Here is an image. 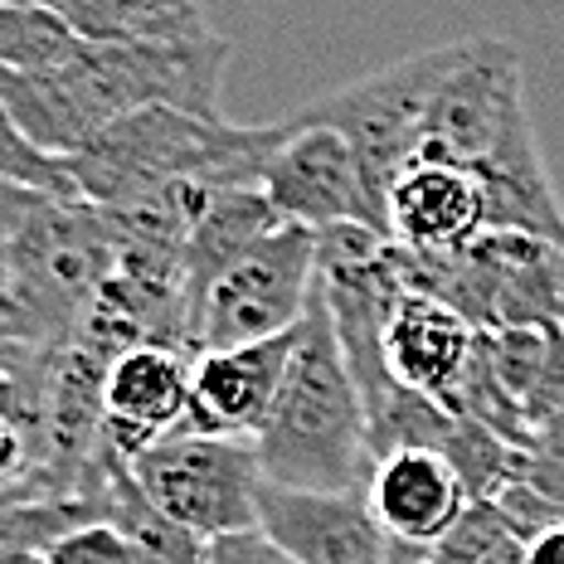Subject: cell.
<instances>
[{
  "mask_svg": "<svg viewBox=\"0 0 564 564\" xmlns=\"http://www.w3.org/2000/svg\"><path fill=\"white\" fill-rule=\"evenodd\" d=\"M253 453L268 487L322 491V497H366L370 491L375 453L366 404L340 356L322 288L312 292L307 322L297 326L288 380H282L263 433L253 438Z\"/></svg>",
  "mask_w": 564,
  "mask_h": 564,
  "instance_id": "6da1fadb",
  "label": "cell"
},
{
  "mask_svg": "<svg viewBox=\"0 0 564 564\" xmlns=\"http://www.w3.org/2000/svg\"><path fill=\"white\" fill-rule=\"evenodd\" d=\"M288 127H239L229 117L209 122L191 112H132L98 132L68 161L78 195L98 209H117L127 199L161 191L175 181L195 185H263V171L282 147Z\"/></svg>",
  "mask_w": 564,
  "mask_h": 564,
  "instance_id": "7a4b0ae2",
  "label": "cell"
},
{
  "mask_svg": "<svg viewBox=\"0 0 564 564\" xmlns=\"http://www.w3.org/2000/svg\"><path fill=\"white\" fill-rule=\"evenodd\" d=\"M525 132H535V122L531 102H525V68L516 44L501 34L453 40V58L433 88L429 117H423L419 161L477 175Z\"/></svg>",
  "mask_w": 564,
  "mask_h": 564,
  "instance_id": "3957f363",
  "label": "cell"
},
{
  "mask_svg": "<svg viewBox=\"0 0 564 564\" xmlns=\"http://www.w3.org/2000/svg\"><path fill=\"white\" fill-rule=\"evenodd\" d=\"M448 58H453V40L404 54L384 68H370V74L312 98L307 108H292L288 117L302 127H332V132L346 137L350 151L360 156V171H366L375 199L390 205L394 181L419 161L423 117H429L433 88H438Z\"/></svg>",
  "mask_w": 564,
  "mask_h": 564,
  "instance_id": "277c9868",
  "label": "cell"
},
{
  "mask_svg": "<svg viewBox=\"0 0 564 564\" xmlns=\"http://www.w3.org/2000/svg\"><path fill=\"white\" fill-rule=\"evenodd\" d=\"M234 44L225 34L205 44H117V50H98L84 44L78 58L68 64V84L78 93L93 137L108 132L112 122L132 112H191L219 122V88L229 74Z\"/></svg>",
  "mask_w": 564,
  "mask_h": 564,
  "instance_id": "5b68a950",
  "label": "cell"
},
{
  "mask_svg": "<svg viewBox=\"0 0 564 564\" xmlns=\"http://www.w3.org/2000/svg\"><path fill=\"white\" fill-rule=\"evenodd\" d=\"M117 225L88 199H44L10 258V297L20 302L50 346L78 326L117 268Z\"/></svg>",
  "mask_w": 564,
  "mask_h": 564,
  "instance_id": "8992f818",
  "label": "cell"
},
{
  "mask_svg": "<svg viewBox=\"0 0 564 564\" xmlns=\"http://www.w3.org/2000/svg\"><path fill=\"white\" fill-rule=\"evenodd\" d=\"M132 477L151 507L199 540L258 531L263 467H258L253 443L175 429L171 438L151 443L137 457Z\"/></svg>",
  "mask_w": 564,
  "mask_h": 564,
  "instance_id": "52a82bcc",
  "label": "cell"
},
{
  "mask_svg": "<svg viewBox=\"0 0 564 564\" xmlns=\"http://www.w3.org/2000/svg\"><path fill=\"white\" fill-rule=\"evenodd\" d=\"M316 292V234L282 225L249 258L229 268L205 292L195 316V356L243 350L263 340L292 336L307 322Z\"/></svg>",
  "mask_w": 564,
  "mask_h": 564,
  "instance_id": "ba28073f",
  "label": "cell"
},
{
  "mask_svg": "<svg viewBox=\"0 0 564 564\" xmlns=\"http://www.w3.org/2000/svg\"><path fill=\"white\" fill-rule=\"evenodd\" d=\"M282 127L288 137L263 171V195L273 199L282 225L307 234H332L350 225L390 234L384 205L375 199L346 137L332 127H302L292 117H282Z\"/></svg>",
  "mask_w": 564,
  "mask_h": 564,
  "instance_id": "9c48e42d",
  "label": "cell"
},
{
  "mask_svg": "<svg viewBox=\"0 0 564 564\" xmlns=\"http://www.w3.org/2000/svg\"><path fill=\"white\" fill-rule=\"evenodd\" d=\"M258 531L292 564H394V540L380 531L366 497L282 491L263 481Z\"/></svg>",
  "mask_w": 564,
  "mask_h": 564,
  "instance_id": "30bf717a",
  "label": "cell"
},
{
  "mask_svg": "<svg viewBox=\"0 0 564 564\" xmlns=\"http://www.w3.org/2000/svg\"><path fill=\"white\" fill-rule=\"evenodd\" d=\"M292 350H297V332L263 340V346L199 356L191 375V419H185V429L209 433V438L253 443L278 404Z\"/></svg>",
  "mask_w": 564,
  "mask_h": 564,
  "instance_id": "8fae6325",
  "label": "cell"
},
{
  "mask_svg": "<svg viewBox=\"0 0 564 564\" xmlns=\"http://www.w3.org/2000/svg\"><path fill=\"white\" fill-rule=\"evenodd\" d=\"M195 356L171 346H137L108 375V448L137 463L151 443L171 438L191 419Z\"/></svg>",
  "mask_w": 564,
  "mask_h": 564,
  "instance_id": "7c38bea8",
  "label": "cell"
},
{
  "mask_svg": "<svg viewBox=\"0 0 564 564\" xmlns=\"http://www.w3.org/2000/svg\"><path fill=\"white\" fill-rule=\"evenodd\" d=\"M390 239L419 258H453L487 239V199L473 171L457 166H409L390 191Z\"/></svg>",
  "mask_w": 564,
  "mask_h": 564,
  "instance_id": "4fadbf2b",
  "label": "cell"
},
{
  "mask_svg": "<svg viewBox=\"0 0 564 564\" xmlns=\"http://www.w3.org/2000/svg\"><path fill=\"white\" fill-rule=\"evenodd\" d=\"M366 507L380 521V531L394 545L429 550L463 521V511L473 507L463 491V481L448 467V457L433 448H404L375 463Z\"/></svg>",
  "mask_w": 564,
  "mask_h": 564,
  "instance_id": "5bb4252c",
  "label": "cell"
},
{
  "mask_svg": "<svg viewBox=\"0 0 564 564\" xmlns=\"http://www.w3.org/2000/svg\"><path fill=\"white\" fill-rule=\"evenodd\" d=\"M477 326L457 316L448 302L404 292L390 312V326H384V366H390L394 384L423 399H438L448 409V394L463 384L477 356Z\"/></svg>",
  "mask_w": 564,
  "mask_h": 564,
  "instance_id": "9a60e30c",
  "label": "cell"
},
{
  "mask_svg": "<svg viewBox=\"0 0 564 564\" xmlns=\"http://www.w3.org/2000/svg\"><path fill=\"white\" fill-rule=\"evenodd\" d=\"M278 229H282V219H278L273 199L263 195V185H225V191L209 195L205 215L195 219L191 239H185V249H181L195 316H199L205 292L215 288L239 258H249L263 239H273Z\"/></svg>",
  "mask_w": 564,
  "mask_h": 564,
  "instance_id": "2e32d148",
  "label": "cell"
},
{
  "mask_svg": "<svg viewBox=\"0 0 564 564\" xmlns=\"http://www.w3.org/2000/svg\"><path fill=\"white\" fill-rule=\"evenodd\" d=\"M78 44H205L215 40V20L195 0H50Z\"/></svg>",
  "mask_w": 564,
  "mask_h": 564,
  "instance_id": "e0dca14e",
  "label": "cell"
},
{
  "mask_svg": "<svg viewBox=\"0 0 564 564\" xmlns=\"http://www.w3.org/2000/svg\"><path fill=\"white\" fill-rule=\"evenodd\" d=\"M443 457L463 481L467 501H497L501 491L525 481V467H531L525 448H516V443H507L501 433L481 429L473 419H457V429L443 443Z\"/></svg>",
  "mask_w": 564,
  "mask_h": 564,
  "instance_id": "ac0fdd59",
  "label": "cell"
},
{
  "mask_svg": "<svg viewBox=\"0 0 564 564\" xmlns=\"http://www.w3.org/2000/svg\"><path fill=\"white\" fill-rule=\"evenodd\" d=\"M78 34L54 6H0V68L6 74H54L78 58Z\"/></svg>",
  "mask_w": 564,
  "mask_h": 564,
  "instance_id": "d6986e66",
  "label": "cell"
},
{
  "mask_svg": "<svg viewBox=\"0 0 564 564\" xmlns=\"http://www.w3.org/2000/svg\"><path fill=\"white\" fill-rule=\"evenodd\" d=\"M0 185H15V191H34V195H50V199H84L68 161H58L44 147H34L6 108H0Z\"/></svg>",
  "mask_w": 564,
  "mask_h": 564,
  "instance_id": "ffe728a7",
  "label": "cell"
},
{
  "mask_svg": "<svg viewBox=\"0 0 564 564\" xmlns=\"http://www.w3.org/2000/svg\"><path fill=\"white\" fill-rule=\"evenodd\" d=\"M507 540H521L511 531V521L501 516L497 501H473L463 511V521L433 545L429 564H487Z\"/></svg>",
  "mask_w": 564,
  "mask_h": 564,
  "instance_id": "44dd1931",
  "label": "cell"
},
{
  "mask_svg": "<svg viewBox=\"0 0 564 564\" xmlns=\"http://www.w3.org/2000/svg\"><path fill=\"white\" fill-rule=\"evenodd\" d=\"M44 560L50 564H137L132 540L117 531L112 521H88L78 531H68Z\"/></svg>",
  "mask_w": 564,
  "mask_h": 564,
  "instance_id": "7402d4cb",
  "label": "cell"
},
{
  "mask_svg": "<svg viewBox=\"0 0 564 564\" xmlns=\"http://www.w3.org/2000/svg\"><path fill=\"white\" fill-rule=\"evenodd\" d=\"M44 199L50 195L0 185V292H10V258H15V239L25 234V225L34 219V209H40Z\"/></svg>",
  "mask_w": 564,
  "mask_h": 564,
  "instance_id": "603a6c76",
  "label": "cell"
},
{
  "mask_svg": "<svg viewBox=\"0 0 564 564\" xmlns=\"http://www.w3.org/2000/svg\"><path fill=\"white\" fill-rule=\"evenodd\" d=\"M34 477V453H30V438L20 423L0 419V497L15 487H25Z\"/></svg>",
  "mask_w": 564,
  "mask_h": 564,
  "instance_id": "cb8c5ba5",
  "label": "cell"
},
{
  "mask_svg": "<svg viewBox=\"0 0 564 564\" xmlns=\"http://www.w3.org/2000/svg\"><path fill=\"white\" fill-rule=\"evenodd\" d=\"M273 560H278V550L263 540V531L209 540V550H205V564H273Z\"/></svg>",
  "mask_w": 564,
  "mask_h": 564,
  "instance_id": "d4e9b609",
  "label": "cell"
},
{
  "mask_svg": "<svg viewBox=\"0 0 564 564\" xmlns=\"http://www.w3.org/2000/svg\"><path fill=\"white\" fill-rule=\"evenodd\" d=\"M0 346H50L44 332L34 326V316L10 292H0Z\"/></svg>",
  "mask_w": 564,
  "mask_h": 564,
  "instance_id": "484cf974",
  "label": "cell"
},
{
  "mask_svg": "<svg viewBox=\"0 0 564 564\" xmlns=\"http://www.w3.org/2000/svg\"><path fill=\"white\" fill-rule=\"evenodd\" d=\"M525 564H564V525L535 535L531 545H525Z\"/></svg>",
  "mask_w": 564,
  "mask_h": 564,
  "instance_id": "4316f807",
  "label": "cell"
},
{
  "mask_svg": "<svg viewBox=\"0 0 564 564\" xmlns=\"http://www.w3.org/2000/svg\"><path fill=\"white\" fill-rule=\"evenodd\" d=\"M0 564H50V560H44V555H15V550H6Z\"/></svg>",
  "mask_w": 564,
  "mask_h": 564,
  "instance_id": "83f0119b",
  "label": "cell"
},
{
  "mask_svg": "<svg viewBox=\"0 0 564 564\" xmlns=\"http://www.w3.org/2000/svg\"><path fill=\"white\" fill-rule=\"evenodd\" d=\"M560 340H564V316H560Z\"/></svg>",
  "mask_w": 564,
  "mask_h": 564,
  "instance_id": "f1b7e54d",
  "label": "cell"
}]
</instances>
